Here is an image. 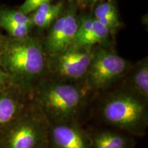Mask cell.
<instances>
[{"label": "cell", "mask_w": 148, "mask_h": 148, "mask_svg": "<svg viewBox=\"0 0 148 148\" xmlns=\"http://www.w3.org/2000/svg\"><path fill=\"white\" fill-rule=\"evenodd\" d=\"M0 66L11 84L24 93L48 73V58L42 44L29 35L0 40Z\"/></svg>", "instance_id": "6da1fadb"}, {"label": "cell", "mask_w": 148, "mask_h": 148, "mask_svg": "<svg viewBox=\"0 0 148 148\" xmlns=\"http://www.w3.org/2000/svg\"><path fill=\"white\" fill-rule=\"evenodd\" d=\"M74 83L42 79L35 85L37 109L49 124L75 121L84 103V92Z\"/></svg>", "instance_id": "7a4b0ae2"}, {"label": "cell", "mask_w": 148, "mask_h": 148, "mask_svg": "<svg viewBox=\"0 0 148 148\" xmlns=\"http://www.w3.org/2000/svg\"><path fill=\"white\" fill-rule=\"evenodd\" d=\"M101 116L112 126L141 136L148 125L147 101L127 90L116 92L103 103Z\"/></svg>", "instance_id": "3957f363"}, {"label": "cell", "mask_w": 148, "mask_h": 148, "mask_svg": "<svg viewBox=\"0 0 148 148\" xmlns=\"http://www.w3.org/2000/svg\"><path fill=\"white\" fill-rule=\"evenodd\" d=\"M49 123L39 112H25L0 134V148H47Z\"/></svg>", "instance_id": "277c9868"}, {"label": "cell", "mask_w": 148, "mask_h": 148, "mask_svg": "<svg viewBox=\"0 0 148 148\" xmlns=\"http://www.w3.org/2000/svg\"><path fill=\"white\" fill-rule=\"evenodd\" d=\"M128 62L104 48L92 51L91 62L84 81L89 90L108 88L128 73Z\"/></svg>", "instance_id": "5b68a950"}, {"label": "cell", "mask_w": 148, "mask_h": 148, "mask_svg": "<svg viewBox=\"0 0 148 148\" xmlns=\"http://www.w3.org/2000/svg\"><path fill=\"white\" fill-rule=\"evenodd\" d=\"M92 57V48L71 45L62 53L48 58V73L66 82L84 80Z\"/></svg>", "instance_id": "8992f818"}, {"label": "cell", "mask_w": 148, "mask_h": 148, "mask_svg": "<svg viewBox=\"0 0 148 148\" xmlns=\"http://www.w3.org/2000/svg\"><path fill=\"white\" fill-rule=\"evenodd\" d=\"M75 10H68L57 18L49 27L44 40V50L48 57H53L62 53L73 43L78 26Z\"/></svg>", "instance_id": "52a82bcc"}, {"label": "cell", "mask_w": 148, "mask_h": 148, "mask_svg": "<svg viewBox=\"0 0 148 148\" xmlns=\"http://www.w3.org/2000/svg\"><path fill=\"white\" fill-rule=\"evenodd\" d=\"M47 148H92L91 136L75 121L49 124Z\"/></svg>", "instance_id": "ba28073f"}, {"label": "cell", "mask_w": 148, "mask_h": 148, "mask_svg": "<svg viewBox=\"0 0 148 148\" xmlns=\"http://www.w3.org/2000/svg\"><path fill=\"white\" fill-rule=\"evenodd\" d=\"M24 94L12 85L0 91V134L25 111Z\"/></svg>", "instance_id": "9c48e42d"}, {"label": "cell", "mask_w": 148, "mask_h": 148, "mask_svg": "<svg viewBox=\"0 0 148 148\" xmlns=\"http://www.w3.org/2000/svg\"><path fill=\"white\" fill-rule=\"evenodd\" d=\"M90 136L92 148L134 147V142L129 136L115 131H100Z\"/></svg>", "instance_id": "30bf717a"}, {"label": "cell", "mask_w": 148, "mask_h": 148, "mask_svg": "<svg viewBox=\"0 0 148 148\" xmlns=\"http://www.w3.org/2000/svg\"><path fill=\"white\" fill-rule=\"evenodd\" d=\"M64 3H45L33 12L30 16L34 26L40 29H48L56 20L62 14Z\"/></svg>", "instance_id": "8fae6325"}, {"label": "cell", "mask_w": 148, "mask_h": 148, "mask_svg": "<svg viewBox=\"0 0 148 148\" xmlns=\"http://www.w3.org/2000/svg\"><path fill=\"white\" fill-rule=\"evenodd\" d=\"M126 90L148 101V63L147 60L140 62L130 71L129 88Z\"/></svg>", "instance_id": "7c38bea8"}, {"label": "cell", "mask_w": 148, "mask_h": 148, "mask_svg": "<svg viewBox=\"0 0 148 148\" xmlns=\"http://www.w3.org/2000/svg\"><path fill=\"white\" fill-rule=\"evenodd\" d=\"M94 18L107 27L111 34L121 26L117 10L112 1L99 3L94 10Z\"/></svg>", "instance_id": "4fadbf2b"}, {"label": "cell", "mask_w": 148, "mask_h": 148, "mask_svg": "<svg viewBox=\"0 0 148 148\" xmlns=\"http://www.w3.org/2000/svg\"><path fill=\"white\" fill-rule=\"evenodd\" d=\"M110 34L109 29L95 18L91 28L84 36L74 40L71 45L92 48L95 45L106 42Z\"/></svg>", "instance_id": "5bb4252c"}, {"label": "cell", "mask_w": 148, "mask_h": 148, "mask_svg": "<svg viewBox=\"0 0 148 148\" xmlns=\"http://www.w3.org/2000/svg\"><path fill=\"white\" fill-rule=\"evenodd\" d=\"M0 27L8 33L10 37L14 38H21L29 36L32 29L30 27L14 23L1 17H0Z\"/></svg>", "instance_id": "9a60e30c"}, {"label": "cell", "mask_w": 148, "mask_h": 148, "mask_svg": "<svg viewBox=\"0 0 148 148\" xmlns=\"http://www.w3.org/2000/svg\"><path fill=\"white\" fill-rule=\"evenodd\" d=\"M0 17L21 25H26L32 28L34 27L30 16H29L28 14H24L19 10H14L5 9V10H0Z\"/></svg>", "instance_id": "2e32d148"}, {"label": "cell", "mask_w": 148, "mask_h": 148, "mask_svg": "<svg viewBox=\"0 0 148 148\" xmlns=\"http://www.w3.org/2000/svg\"><path fill=\"white\" fill-rule=\"evenodd\" d=\"M12 86L10 79L5 71L0 66V91Z\"/></svg>", "instance_id": "e0dca14e"}, {"label": "cell", "mask_w": 148, "mask_h": 148, "mask_svg": "<svg viewBox=\"0 0 148 148\" xmlns=\"http://www.w3.org/2000/svg\"><path fill=\"white\" fill-rule=\"evenodd\" d=\"M50 1L51 0H34L33 2L27 7L23 13L25 14H29L31 12H33L34 10H36L40 5H41L45 3L50 2Z\"/></svg>", "instance_id": "ac0fdd59"}, {"label": "cell", "mask_w": 148, "mask_h": 148, "mask_svg": "<svg viewBox=\"0 0 148 148\" xmlns=\"http://www.w3.org/2000/svg\"><path fill=\"white\" fill-rule=\"evenodd\" d=\"M85 5H92L96 3L104 2V1H112V0H80Z\"/></svg>", "instance_id": "d6986e66"}, {"label": "cell", "mask_w": 148, "mask_h": 148, "mask_svg": "<svg viewBox=\"0 0 148 148\" xmlns=\"http://www.w3.org/2000/svg\"><path fill=\"white\" fill-rule=\"evenodd\" d=\"M33 1H34V0H25V1H24L23 4L20 6L19 10L21 11L22 12H25V10H26L27 7L33 2Z\"/></svg>", "instance_id": "ffe728a7"}]
</instances>
